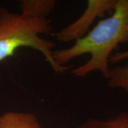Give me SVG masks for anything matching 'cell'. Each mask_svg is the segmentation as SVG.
I'll use <instances>...</instances> for the list:
<instances>
[{
  "mask_svg": "<svg viewBox=\"0 0 128 128\" xmlns=\"http://www.w3.org/2000/svg\"><path fill=\"white\" fill-rule=\"evenodd\" d=\"M53 27L50 18H33L22 13L0 6V62L15 54L22 48L41 53L56 74H64L70 66H59L54 59L56 44L43 35L49 34Z\"/></svg>",
  "mask_w": 128,
  "mask_h": 128,
  "instance_id": "7a4b0ae2",
  "label": "cell"
},
{
  "mask_svg": "<svg viewBox=\"0 0 128 128\" xmlns=\"http://www.w3.org/2000/svg\"><path fill=\"white\" fill-rule=\"evenodd\" d=\"M116 0H89L86 8L76 21L54 34L58 41L68 43L77 41L89 32L90 27L97 18L113 12Z\"/></svg>",
  "mask_w": 128,
  "mask_h": 128,
  "instance_id": "3957f363",
  "label": "cell"
},
{
  "mask_svg": "<svg viewBox=\"0 0 128 128\" xmlns=\"http://www.w3.org/2000/svg\"><path fill=\"white\" fill-rule=\"evenodd\" d=\"M77 128H128V112H122L114 118L106 120L89 118Z\"/></svg>",
  "mask_w": 128,
  "mask_h": 128,
  "instance_id": "52a82bcc",
  "label": "cell"
},
{
  "mask_svg": "<svg viewBox=\"0 0 128 128\" xmlns=\"http://www.w3.org/2000/svg\"><path fill=\"white\" fill-rule=\"evenodd\" d=\"M56 4L55 0H21L20 13L33 18H48Z\"/></svg>",
  "mask_w": 128,
  "mask_h": 128,
  "instance_id": "8992f818",
  "label": "cell"
},
{
  "mask_svg": "<svg viewBox=\"0 0 128 128\" xmlns=\"http://www.w3.org/2000/svg\"><path fill=\"white\" fill-rule=\"evenodd\" d=\"M126 58H128V50L114 52L110 56V64H118ZM107 80L110 88H120L128 93V61L124 66H116L110 69Z\"/></svg>",
  "mask_w": 128,
  "mask_h": 128,
  "instance_id": "5b68a950",
  "label": "cell"
},
{
  "mask_svg": "<svg viewBox=\"0 0 128 128\" xmlns=\"http://www.w3.org/2000/svg\"><path fill=\"white\" fill-rule=\"evenodd\" d=\"M109 17L100 20L87 34L66 48L55 49L54 59L59 66L85 54L90 58L71 70L73 76L83 78L94 71L100 72L107 80L110 74V58L118 46L128 43V0H116Z\"/></svg>",
  "mask_w": 128,
  "mask_h": 128,
  "instance_id": "6da1fadb",
  "label": "cell"
},
{
  "mask_svg": "<svg viewBox=\"0 0 128 128\" xmlns=\"http://www.w3.org/2000/svg\"><path fill=\"white\" fill-rule=\"evenodd\" d=\"M0 128H44L34 113L11 110L0 113Z\"/></svg>",
  "mask_w": 128,
  "mask_h": 128,
  "instance_id": "277c9868",
  "label": "cell"
}]
</instances>
